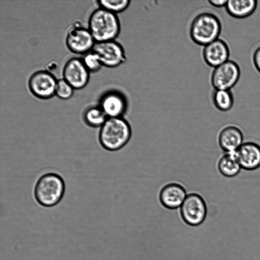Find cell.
Instances as JSON below:
<instances>
[{
	"instance_id": "cell-16",
	"label": "cell",
	"mask_w": 260,
	"mask_h": 260,
	"mask_svg": "<svg viewBox=\"0 0 260 260\" xmlns=\"http://www.w3.org/2000/svg\"><path fill=\"white\" fill-rule=\"evenodd\" d=\"M257 6L255 0H229L225 6L228 13L237 18H243L250 15Z\"/></svg>"
},
{
	"instance_id": "cell-5",
	"label": "cell",
	"mask_w": 260,
	"mask_h": 260,
	"mask_svg": "<svg viewBox=\"0 0 260 260\" xmlns=\"http://www.w3.org/2000/svg\"><path fill=\"white\" fill-rule=\"evenodd\" d=\"M181 216L185 222L196 226L206 218L207 209L203 198L195 193L188 194L180 208Z\"/></svg>"
},
{
	"instance_id": "cell-22",
	"label": "cell",
	"mask_w": 260,
	"mask_h": 260,
	"mask_svg": "<svg viewBox=\"0 0 260 260\" xmlns=\"http://www.w3.org/2000/svg\"><path fill=\"white\" fill-rule=\"evenodd\" d=\"M74 90V88L62 78L57 80L55 94L61 99L67 100L72 96Z\"/></svg>"
},
{
	"instance_id": "cell-13",
	"label": "cell",
	"mask_w": 260,
	"mask_h": 260,
	"mask_svg": "<svg viewBox=\"0 0 260 260\" xmlns=\"http://www.w3.org/2000/svg\"><path fill=\"white\" fill-rule=\"evenodd\" d=\"M241 128L234 124L224 126L218 136V143L224 153H235L244 143Z\"/></svg>"
},
{
	"instance_id": "cell-1",
	"label": "cell",
	"mask_w": 260,
	"mask_h": 260,
	"mask_svg": "<svg viewBox=\"0 0 260 260\" xmlns=\"http://www.w3.org/2000/svg\"><path fill=\"white\" fill-rule=\"evenodd\" d=\"M132 136V128L123 117L108 118L101 127L99 141L109 151H116L123 147Z\"/></svg>"
},
{
	"instance_id": "cell-6",
	"label": "cell",
	"mask_w": 260,
	"mask_h": 260,
	"mask_svg": "<svg viewBox=\"0 0 260 260\" xmlns=\"http://www.w3.org/2000/svg\"><path fill=\"white\" fill-rule=\"evenodd\" d=\"M92 51L99 56L103 66L115 68L126 59L123 46L115 40L95 42Z\"/></svg>"
},
{
	"instance_id": "cell-8",
	"label": "cell",
	"mask_w": 260,
	"mask_h": 260,
	"mask_svg": "<svg viewBox=\"0 0 260 260\" xmlns=\"http://www.w3.org/2000/svg\"><path fill=\"white\" fill-rule=\"evenodd\" d=\"M66 43L72 52L86 54L92 49L95 41L88 29L77 23L69 29Z\"/></svg>"
},
{
	"instance_id": "cell-23",
	"label": "cell",
	"mask_w": 260,
	"mask_h": 260,
	"mask_svg": "<svg viewBox=\"0 0 260 260\" xmlns=\"http://www.w3.org/2000/svg\"><path fill=\"white\" fill-rule=\"evenodd\" d=\"M253 60L255 68L260 73V46L254 51L253 55Z\"/></svg>"
},
{
	"instance_id": "cell-18",
	"label": "cell",
	"mask_w": 260,
	"mask_h": 260,
	"mask_svg": "<svg viewBox=\"0 0 260 260\" xmlns=\"http://www.w3.org/2000/svg\"><path fill=\"white\" fill-rule=\"evenodd\" d=\"M212 100L216 108L222 111H229L234 104V97L230 90L215 89Z\"/></svg>"
},
{
	"instance_id": "cell-11",
	"label": "cell",
	"mask_w": 260,
	"mask_h": 260,
	"mask_svg": "<svg viewBox=\"0 0 260 260\" xmlns=\"http://www.w3.org/2000/svg\"><path fill=\"white\" fill-rule=\"evenodd\" d=\"M99 107L108 118L123 117L127 110L128 103L122 93L110 90L103 95Z\"/></svg>"
},
{
	"instance_id": "cell-12",
	"label": "cell",
	"mask_w": 260,
	"mask_h": 260,
	"mask_svg": "<svg viewBox=\"0 0 260 260\" xmlns=\"http://www.w3.org/2000/svg\"><path fill=\"white\" fill-rule=\"evenodd\" d=\"M235 154L242 169L254 171L260 168V145L257 143L244 142Z\"/></svg>"
},
{
	"instance_id": "cell-2",
	"label": "cell",
	"mask_w": 260,
	"mask_h": 260,
	"mask_svg": "<svg viewBox=\"0 0 260 260\" xmlns=\"http://www.w3.org/2000/svg\"><path fill=\"white\" fill-rule=\"evenodd\" d=\"M88 29L95 42L115 40L120 33V21L117 14L100 7L90 15Z\"/></svg>"
},
{
	"instance_id": "cell-24",
	"label": "cell",
	"mask_w": 260,
	"mask_h": 260,
	"mask_svg": "<svg viewBox=\"0 0 260 260\" xmlns=\"http://www.w3.org/2000/svg\"><path fill=\"white\" fill-rule=\"evenodd\" d=\"M208 3L215 7H222L225 6L228 1L226 0H209Z\"/></svg>"
},
{
	"instance_id": "cell-9",
	"label": "cell",
	"mask_w": 260,
	"mask_h": 260,
	"mask_svg": "<svg viewBox=\"0 0 260 260\" xmlns=\"http://www.w3.org/2000/svg\"><path fill=\"white\" fill-rule=\"evenodd\" d=\"M57 80L48 71L36 72L29 78L28 86L31 93L36 97L48 99L55 93Z\"/></svg>"
},
{
	"instance_id": "cell-21",
	"label": "cell",
	"mask_w": 260,
	"mask_h": 260,
	"mask_svg": "<svg viewBox=\"0 0 260 260\" xmlns=\"http://www.w3.org/2000/svg\"><path fill=\"white\" fill-rule=\"evenodd\" d=\"M82 60L90 72H97L103 66L98 55L92 50L85 54Z\"/></svg>"
},
{
	"instance_id": "cell-20",
	"label": "cell",
	"mask_w": 260,
	"mask_h": 260,
	"mask_svg": "<svg viewBox=\"0 0 260 260\" xmlns=\"http://www.w3.org/2000/svg\"><path fill=\"white\" fill-rule=\"evenodd\" d=\"M100 8L117 14L126 10L129 5V0H100L97 1Z\"/></svg>"
},
{
	"instance_id": "cell-15",
	"label": "cell",
	"mask_w": 260,
	"mask_h": 260,
	"mask_svg": "<svg viewBox=\"0 0 260 260\" xmlns=\"http://www.w3.org/2000/svg\"><path fill=\"white\" fill-rule=\"evenodd\" d=\"M187 194L184 187L179 184L172 183L166 185L159 193L161 204L170 209L180 208Z\"/></svg>"
},
{
	"instance_id": "cell-3",
	"label": "cell",
	"mask_w": 260,
	"mask_h": 260,
	"mask_svg": "<svg viewBox=\"0 0 260 260\" xmlns=\"http://www.w3.org/2000/svg\"><path fill=\"white\" fill-rule=\"evenodd\" d=\"M221 25L218 18L209 12L198 14L192 20L189 34L196 44L205 46L218 39Z\"/></svg>"
},
{
	"instance_id": "cell-7",
	"label": "cell",
	"mask_w": 260,
	"mask_h": 260,
	"mask_svg": "<svg viewBox=\"0 0 260 260\" xmlns=\"http://www.w3.org/2000/svg\"><path fill=\"white\" fill-rule=\"evenodd\" d=\"M240 68L236 62L228 60L214 68L211 83L215 89L230 90L238 81Z\"/></svg>"
},
{
	"instance_id": "cell-19",
	"label": "cell",
	"mask_w": 260,
	"mask_h": 260,
	"mask_svg": "<svg viewBox=\"0 0 260 260\" xmlns=\"http://www.w3.org/2000/svg\"><path fill=\"white\" fill-rule=\"evenodd\" d=\"M107 119L108 117L99 106L88 108L84 114L85 123L93 127H101Z\"/></svg>"
},
{
	"instance_id": "cell-4",
	"label": "cell",
	"mask_w": 260,
	"mask_h": 260,
	"mask_svg": "<svg viewBox=\"0 0 260 260\" xmlns=\"http://www.w3.org/2000/svg\"><path fill=\"white\" fill-rule=\"evenodd\" d=\"M65 190L62 178L58 174L48 173L43 175L37 181L34 196L36 201L42 206L52 207L62 199Z\"/></svg>"
},
{
	"instance_id": "cell-17",
	"label": "cell",
	"mask_w": 260,
	"mask_h": 260,
	"mask_svg": "<svg viewBox=\"0 0 260 260\" xmlns=\"http://www.w3.org/2000/svg\"><path fill=\"white\" fill-rule=\"evenodd\" d=\"M217 167L219 173L225 177L236 176L242 168L235 153H224L218 159Z\"/></svg>"
},
{
	"instance_id": "cell-14",
	"label": "cell",
	"mask_w": 260,
	"mask_h": 260,
	"mask_svg": "<svg viewBox=\"0 0 260 260\" xmlns=\"http://www.w3.org/2000/svg\"><path fill=\"white\" fill-rule=\"evenodd\" d=\"M229 55L228 45L220 39L204 46L203 58L208 65L214 68L228 61Z\"/></svg>"
},
{
	"instance_id": "cell-10",
	"label": "cell",
	"mask_w": 260,
	"mask_h": 260,
	"mask_svg": "<svg viewBox=\"0 0 260 260\" xmlns=\"http://www.w3.org/2000/svg\"><path fill=\"white\" fill-rule=\"evenodd\" d=\"M89 72L82 59L72 58L64 65L63 78L74 89H80L87 85L89 78Z\"/></svg>"
}]
</instances>
